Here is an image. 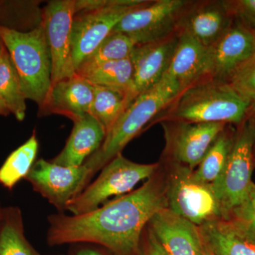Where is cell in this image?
I'll return each instance as SVG.
<instances>
[{"mask_svg": "<svg viewBox=\"0 0 255 255\" xmlns=\"http://www.w3.org/2000/svg\"><path fill=\"white\" fill-rule=\"evenodd\" d=\"M166 208V187L152 177L136 190L116 197L90 212L50 215L47 219V243L50 246L91 243L114 255H140L146 226Z\"/></svg>", "mask_w": 255, "mask_h": 255, "instance_id": "obj_1", "label": "cell"}, {"mask_svg": "<svg viewBox=\"0 0 255 255\" xmlns=\"http://www.w3.org/2000/svg\"><path fill=\"white\" fill-rule=\"evenodd\" d=\"M251 104L227 82L205 79L181 92L155 122L187 124H241Z\"/></svg>", "mask_w": 255, "mask_h": 255, "instance_id": "obj_2", "label": "cell"}, {"mask_svg": "<svg viewBox=\"0 0 255 255\" xmlns=\"http://www.w3.org/2000/svg\"><path fill=\"white\" fill-rule=\"evenodd\" d=\"M179 94V85L166 73L155 85L137 96L107 134L99 150L84 163L92 179Z\"/></svg>", "mask_w": 255, "mask_h": 255, "instance_id": "obj_3", "label": "cell"}, {"mask_svg": "<svg viewBox=\"0 0 255 255\" xmlns=\"http://www.w3.org/2000/svg\"><path fill=\"white\" fill-rule=\"evenodd\" d=\"M0 40L9 53L26 100L41 107L52 85L51 59L43 23L27 32L0 25Z\"/></svg>", "mask_w": 255, "mask_h": 255, "instance_id": "obj_4", "label": "cell"}, {"mask_svg": "<svg viewBox=\"0 0 255 255\" xmlns=\"http://www.w3.org/2000/svg\"><path fill=\"white\" fill-rule=\"evenodd\" d=\"M143 0L75 1L72 30V60L75 71L113 31L125 15L139 7Z\"/></svg>", "mask_w": 255, "mask_h": 255, "instance_id": "obj_5", "label": "cell"}, {"mask_svg": "<svg viewBox=\"0 0 255 255\" xmlns=\"http://www.w3.org/2000/svg\"><path fill=\"white\" fill-rule=\"evenodd\" d=\"M158 167L157 163H136L119 154L101 170L95 181L69 203L66 211L71 215L85 214L100 207L112 196L128 194L139 182L153 177Z\"/></svg>", "mask_w": 255, "mask_h": 255, "instance_id": "obj_6", "label": "cell"}, {"mask_svg": "<svg viewBox=\"0 0 255 255\" xmlns=\"http://www.w3.org/2000/svg\"><path fill=\"white\" fill-rule=\"evenodd\" d=\"M255 144V123L248 117L234 142L221 177L212 184L222 208L223 219L250 199Z\"/></svg>", "mask_w": 255, "mask_h": 255, "instance_id": "obj_7", "label": "cell"}, {"mask_svg": "<svg viewBox=\"0 0 255 255\" xmlns=\"http://www.w3.org/2000/svg\"><path fill=\"white\" fill-rule=\"evenodd\" d=\"M168 209L198 227L223 219L222 208L212 184L199 180L194 171L176 162L166 187Z\"/></svg>", "mask_w": 255, "mask_h": 255, "instance_id": "obj_8", "label": "cell"}, {"mask_svg": "<svg viewBox=\"0 0 255 255\" xmlns=\"http://www.w3.org/2000/svg\"><path fill=\"white\" fill-rule=\"evenodd\" d=\"M193 1H146L125 15L113 31L121 32L135 44L157 41L177 32L179 21Z\"/></svg>", "mask_w": 255, "mask_h": 255, "instance_id": "obj_9", "label": "cell"}, {"mask_svg": "<svg viewBox=\"0 0 255 255\" xmlns=\"http://www.w3.org/2000/svg\"><path fill=\"white\" fill-rule=\"evenodd\" d=\"M25 180L34 191L54 206L58 213H65L69 203L92 179L84 164L77 167H65L41 158L35 162Z\"/></svg>", "mask_w": 255, "mask_h": 255, "instance_id": "obj_10", "label": "cell"}, {"mask_svg": "<svg viewBox=\"0 0 255 255\" xmlns=\"http://www.w3.org/2000/svg\"><path fill=\"white\" fill-rule=\"evenodd\" d=\"M255 56V30L233 17L222 36L209 47L205 79L228 82Z\"/></svg>", "mask_w": 255, "mask_h": 255, "instance_id": "obj_11", "label": "cell"}, {"mask_svg": "<svg viewBox=\"0 0 255 255\" xmlns=\"http://www.w3.org/2000/svg\"><path fill=\"white\" fill-rule=\"evenodd\" d=\"M75 15V0L50 1L44 9L42 23L51 59L52 85L75 73L72 60V30Z\"/></svg>", "mask_w": 255, "mask_h": 255, "instance_id": "obj_12", "label": "cell"}, {"mask_svg": "<svg viewBox=\"0 0 255 255\" xmlns=\"http://www.w3.org/2000/svg\"><path fill=\"white\" fill-rule=\"evenodd\" d=\"M177 31L157 41L137 44L130 58L133 67L134 98L155 85L168 70L177 46Z\"/></svg>", "mask_w": 255, "mask_h": 255, "instance_id": "obj_13", "label": "cell"}, {"mask_svg": "<svg viewBox=\"0 0 255 255\" xmlns=\"http://www.w3.org/2000/svg\"><path fill=\"white\" fill-rule=\"evenodd\" d=\"M148 225L166 255L202 254L204 241L199 227L168 208L157 213Z\"/></svg>", "mask_w": 255, "mask_h": 255, "instance_id": "obj_14", "label": "cell"}, {"mask_svg": "<svg viewBox=\"0 0 255 255\" xmlns=\"http://www.w3.org/2000/svg\"><path fill=\"white\" fill-rule=\"evenodd\" d=\"M169 146L174 158L191 170L198 167L206 152L227 124L171 122Z\"/></svg>", "mask_w": 255, "mask_h": 255, "instance_id": "obj_15", "label": "cell"}, {"mask_svg": "<svg viewBox=\"0 0 255 255\" xmlns=\"http://www.w3.org/2000/svg\"><path fill=\"white\" fill-rule=\"evenodd\" d=\"M232 19L224 1H193L181 18L177 31L209 48L222 36Z\"/></svg>", "mask_w": 255, "mask_h": 255, "instance_id": "obj_16", "label": "cell"}, {"mask_svg": "<svg viewBox=\"0 0 255 255\" xmlns=\"http://www.w3.org/2000/svg\"><path fill=\"white\" fill-rule=\"evenodd\" d=\"M94 90V85L75 73L52 85L44 103L39 107L40 114H59L75 122L89 114Z\"/></svg>", "mask_w": 255, "mask_h": 255, "instance_id": "obj_17", "label": "cell"}, {"mask_svg": "<svg viewBox=\"0 0 255 255\" xmlns=\"http://www.w3.org/2000/svg\"><path fill=\"white\" fill-rule=\"evenodd\" d=\"M73 123V130L65 147L50 160L65 167L83 165L99 150L107 135L104 127L90 114L77 119Z\"/></svg>", "mask_w": 255, "mask_h": 255, "instance_id": "obj_18", "label": "cell"}, {"mask_svg": "<svg viewBox=\"0 0 255 255\" xmlns=\"http://www.w3.org/2000/svg\"><path fill=\"white\" fill-rule=\"evenodd\" d=\"M178 34L177 46L166 73L177 82L181 93L206 78L209 48L189 35Z\"/></svg>", "mask_w": 255, "mask_h": 255, "instance_id": "obj_19", "label": "cell"}, {"mask_svg": "<svg viewBox=\"0 0 255 255\" xmlns=\"http://www.w3.org/2000/svg\"><path fill=\"white\" fill-rule=\"evenodd\" d=\"M199 229L204 244L215 255H255V241L231 220H216Z\"/></svg>", "mask_w": 255, "mask_h": 255, "instance_id": "obj_20", "label": "cell"}, {"mask_svg": "<svg viewBox=\"0 0 255 255\" xmlns=\"http://www.w3.org/2000/svg\"><path fill=\"white\" fill-rule=\"evenodd\" d=\"M75 73L85 79L94 86L112 89L127 97L128 105L135 100L133 95V67L130 58L109 62Z\"/></svg>", "mask_w": 255, "mask_h": 255, "instance_id": "obj_21", "label": "cell"}, {"mask_svg": "<svg viewBox=\"0 0 255 255\" xmlns=\"http://www.w3.org/2000/svg\"><path fill=\"white\" fill-rule=\"evenodd\" d=\"M0 255H43L26 238L22 212L17 206H6L1 209Z\"/></svg>", "mask_w": 255, "mask_h": 255, "instance_id": "obj_22", "label": "cell"}, {"mask_svg": "<svg viewBox=\"0 0 255 255\" xmlns=\"http://www.w3.org/2000/svg\"><path fill=\"white\" fill-rule=\"evenodd\" d=\"M26 100L17 73L0 40V100L21 122L26 116Z\"/></svg>", "mask_w": 255, "mask_h": 255, "instance_id": "obj_23", "label": "cell"}, {"mask_svg": "<svg viewBox=\"0 0 255 255\" xmlns=\"http://www.w3.org/2000/svg\"><path fill=\"white\" fill-rule=\"evenodd\" d=\"M38 139L33 130L24 143L13 151L0 167V184L11 191L21 179H25L36 162L38 152Z\"/></svg>", "mask_w": 255, "mask_h": 255, "instance_id": "obj_24", "label": "cell"}, {"mask_svg": "<svg viewBox=\"0 0 255 255\" xmlns=\"http://www.w3.org/2000/svg\"><path fill=\"white\" fill-rule=\"evenodd\" d=\"M94 87L93 100L89 114L100 122L107 134L128 107L127 97L112 89Z\"/></svg>", "mask_w": 255, "mask_h": 255, "instance_id": "obj_25", "label": "cell"}, {"mask_svg": "<svg viewBox=\"0 0 255 255\" xmlns=\"http://www.w3.org/2000/svg\"><path fill=\"white\" fill-rule=\"evenodd\" d=\"M234 139L225 128L206 152L194 171V175L202 182L213 184L222 174L232 149Z\"/></svg>", "mask_w": 255, "mask_h": 255, "instance_id": "obj_26", "label": "cell"}, {"mask_svg": "<svg viewBox=\"0 0 255 255\" xmlns=\"http://www.w3.org/2000/svg\"><path fill=\"white\" fill-rule=\"evenodd\" d=\"M135 45L127 35L121 32L112 31L77 70L130 58Z\"/></svg>", "mask_w": 255, "mask_h": 255, "instance_id": "obj_27", "label": "cell"}, {"mask_svg": "<svg viewBox=\"0 0 255 255\" xmlns=\"http://www.w3.org/2000/svg\"><path fill=\"white\" fill-rule=\"evenodd\" d=\"M243 99L255 102V56L238 70L227 82Z\"/></svg>", "mask_w": 255, "mask_h": 255, "instance_id": "obj_28", "label": "cell"}, {"mask_svg": "<svg viewBox=\"0 0 255 255\" xmlns=\"http://www.w3.org/2000/svg\"><path fill=\"white\" fill-rule=\"evenodd\" d=\"M231 214L233 215L231 221L255 241V201L248 199Z\"/></svg>", "mask_w": 255, "mask_h": 255, "instance_id": "obj_29", "label": "cell"}, {"mask_svg": "<svg viewBox=\"0 0 255 255\" xmlns=\"http://www.w3.org/2000/svg\"><path fill=\"white\" fill-rule=\"evenodd\" d=\"M232 17L255 30V0L224 1Z\"/></svg>", "mask_w": 255, "mask_h": 255, "instance_id": "obj_30", "label": "cell"}, {"mask_svg": "<svg viewBox=\"0 0 255 255\" xmlns=\"http://www.w3.org/2000/svg\"><path fill=\"white\" fill-rule=\"evenodd\" d=\"M67 255H114L103 247L91 243H75L70 245Z\"/></svg>", "mask_w": 255, "mask_h": 255, "instance_id": "obj_31", "label": "cell"}, {"mask_svg": "<svg viewBox=\"0 0 255 255\" xmlns=\"http://www.w3.org/2000/svg\"><path fill=\"white\" fill-rule=\"evenodd\" d=\"M143 249V252L140 253V255H167L149 228Z\"/></svg>", "mask_w": 255, "mask_h": 255, "instance_id": "obj_32", "label": "cell"}, {"mask_svg": "<svg viewBox=\"0 0 255 255\" xmlns=\"http://www.w3.org/2000/svg\"><path fill=\"white\" fill-rule=\"evenodd\" d=\"M10 114L9 111L6 108L4 104L0 100V115L7 116Z\"/></svg>", "mask_w": 255, "mask_h": 255, "instance_id": "obj_33", "label": "cell"}, {"mask_svg": "<svg viewBox=\"0 0 255 255\" xmlns=\"http://www.w3.org/2000/svg\"><path fill=\"white\" fill-rule=\"evenodd\" d=\"M250 116V117L253 121H254L255 123V102L254 103L251 104V107H250L249 112H248V116Z\"/></svg>", "mask_w": 255, "mask_h": 255, "instance_id": "obj_34", "label": "cell"}, {"mask_svg": "<svg viewBox=\"0 0 255 255\" xmlns=\"http://www.w3.org/2000/svg\"><path fill=\"white\" fill-rule=\"evenodd\" d=\"M201 255H215L214 253H212L209 248H207L205 246V244L204 243V248H203L202 254Z\"/></svg>", "mask_w": 255, "mask_h": 255, "instance_id": "obj_35", "label": "cell"}, {"mask_svg": "<svg viewBox=\"0 0 255 255\" xmlns=\"http://www.w3.org/2000/svg\"><path fill=\"white\" fill-rule=\"evenodd\" d=\"M250 199H253L255 201V184H253V187L251 188V194H250Z\"/></svg>", "mask_w": 255, "mask_h": 255, "instance_id": "obj_36", "label": "cell"}, {"mask_svg": "<svg viewBox=\"0 0 255 255\" xmlns=\"http://www.w3.org/2000/svg\"><path fill=\"white\" fill-rule=\"evenodd\" d=\"M2 206H1V204H0V214H1V209H2Z\"/></svg>", "mask_w": 255, "mask_h": 255, "instance_id": "obj_37", "label": "cell"}, {"mask_svg": "<svg viewBox=\"0 0 255 255\" xmlns=\"http://www.w3.org/2000/svg\"></svg>", "mask_w": 255, "mask_h": 255, "instance_id": "obj_38", "label": "cell"}]
</instances>
